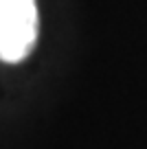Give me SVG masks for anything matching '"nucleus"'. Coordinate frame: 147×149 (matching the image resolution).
<instances>
[{
  "instance_id": "obj_1",
  "label": "nucleus",
  "mask_w": 147,
  "mask_h": 149,
  "mask_svg": "<svg viewBox=\"0 0 147 149\" xmlns=\"http://www.w3.org/2000/svg\"><path fill=\"white\" fill-rule=\"evenodd\" d=\"M35 0H0V59H24L35 44Z\"/></svg>"
}]
</instances>
